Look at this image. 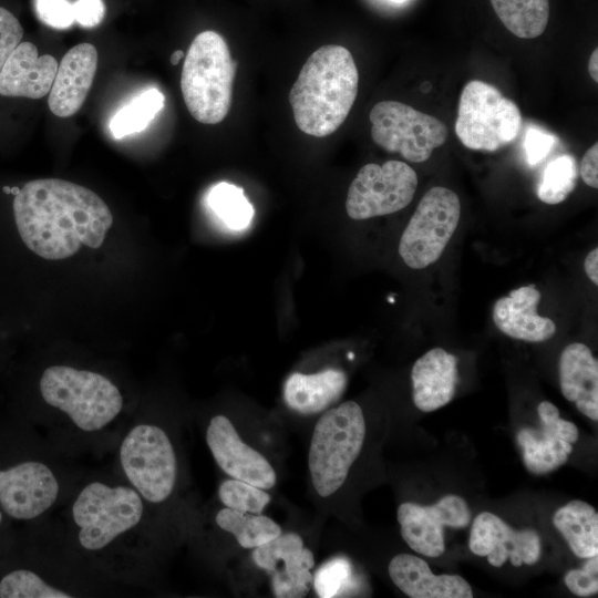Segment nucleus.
I'll list each match as a JSON object with an SVG mask.
<instances>
[{
    "label": "nucleus",
    "instance_id": "c9c22d12",
    "mask_svg": "<svg viewBox=\"0 0 598 598\" xmlns=\"http://www.w3.org/2000/svg\"><path fill=\"white\" fill-rule=\"evenodd\" d=\"M22 37L23 29L19 20L9 10L0 7V72Z\"/></svg>",
    "mask_w": 598,
    "mask_h": 598
},
{
    "label": "nucleus",
    "instance_id": "2f4dec72",
    "mask_svg": "<svg viewBox=\"0 0 598 598\" xmlns=\"http://www.w3.org/2000/svg\"><path fill=\"white\" fill-rule=\"evenodd\" d=\"M218 495L226 507L255 514H260L270 502L264 488L236 478L223 482Z\"/></svg>",
    "mask_w": 598,
    "mask_h": 598
},
{
    "label": "nucleus",
    "instance_id": "5701e85b",
    "mask_svg": "<svg viewBox=\"0 0 598 598\" xmlns=\"http://www.w3.org/2000/svg\"><path fill=\"white\" fill-rule=\"evenodd\" d=\"M559 383L565 399L592 421L598 420V362L580 342L568 344L559 358Z\"/></svg>",
    "mask_w": 598,
    "mask_h": 598
},
{
    "label": "nucleus",
    "instance_id": "72a5a7b5",
    "mask_svg": "<svg viewBox=\"0 0 598 598\" xmlns=\"http://www.w3.org/2000/svg\"><path fill=\"white\" fill-rule=\"evenodd\" d=\"M567 588L579 597H589L598 591V555L587 558L580 569H571L564 577Z\"/></svg>",
    "mask_w": 598,
    "mask_h": 598
},
{
    "label": "nucleus",
    "instance_id": "ea45409f",
    "mask_svg": "<svg viewBox=\"0 0 598 598\" xmlns=\"http://www.w3.org/2000/svg\"><path fill=\"white\" fill-rule=\"evenodd\" d=\"M584 268L587 277L598 285V248H594L585 258Z\"/></svg>",
    "mask_w": 598,
    "mask_h": 598
},
{
    "label": "nucleus",
    "instance_id": "f8f14e48",
    "mask_svg": "<svg viewBox=\"0 0 598 598\" xmlns=\"http://www.w3.org/2000/svg\"><path fill=\"white\" fill-rule=\"evenodd\" d=\"M401 536L409 547L426 557H439L445 550V526L464 528L470 524L471 511L464 498L446 495L431 506L403 503L398 508Z\"/></svg>",
    "mask_w": 598,
    "mask_h": 598
},
{
    "label": "nucleus",
    "instance_id": "f257e3e1",
    "mask_svg": "<svg viewBox=\"0 0 598 598\" xmlns=\"http://www.w3.org/2000/svg\"><path fill=\"white\" fill-rule=\"evenodd\" d=\"M12 207L22 241L48 260L69 258L82 245L99 248L113 223L97 194L59 178L28 182L17 192Z\"/></svg>",
    "mask_w": 598,
    "mask_h": 598
},
{
    "label": "nucleus",
    "instance_id": "f704fd0d",
    "mask_svg": "<svg viewBox=\"0 0 598 598\" xmlns=\"http://www.w3.org/2000/svg\"><path fill=\"white\" fill-rule=\"evenodd\" d=\"M38 18L54 29H66L73 24L74 9L69 0H34Z\"/></svg>",
    "mask_w": 598,
    "mask_h": 598
},
{
    "label": "nucleus",
    "instance_id": "c03bdc74",
    "mask_svg": "<svg viewBox=\"0 0 598 598\" xmlns=\"http://www.w3.org/2000/svg\"><path fill=\"white\" fill-rule=\"evenodd\" d=\"M391 1H394V2H402V1H404V0H391Z\"/></svg>",
    "mask_w": 598,
    "mask_h": 598
},
{
    "label": "nucleus",
    "instance_id": "9b49d317",
    "mask_svg": "<svg viewBox=\"0 0 598 598\" xmlns=\"http://www.w3.org/2000/svg\"><path fill=\"white\" fill-rule=\"evenodd\" d=\"M416 187L417 175L406 163H370L361 167L350 184L346 210L355 220L389 215L406 207Z\"/></svg>",
    "mask_w": 598,
    "mask_h": 598
},
{
    "label": "nucleus",
    "instance_id": "20e7f679",
    "mask_svg": "<svg viewBox=\"0 0 598 598\" xmlns=\"http://www.w3.org/2000/svg\"><path fill=\"white\" fill-rule=\"evenodd\" d=\"M364 437V415L354 401L328 410L318 420L308 465L313 487L320 496H330L343 485L362 450Z\"/></svg>",
    "mask_w": 598,
    "mask_h": 598
},
{
    "label": "nucleus",
    "instance_id": "58836bf2",
    "mask_svg": "<svg viewBox=\"0 0 598 598\" xmlns=\"http://www.w3.org/2000/svg\"><path fill=\"white\" fill-rule=\"evenodd\" d=\"M579 174L582 181L592 188H598V144L590 146L581 158Z\"/></svg>",
    "mask_w": 598,
    "mask_h": 598
},
{
    "label": "nucleus",
    "instance_id": "2eb2a0df",
    "mask_svg": "<svg viewBox=\"0 0 598 598\" xmlns=\"http://www.w3.org/2000/svg\"><path fill=\"white\" fill-rule=\"evenodd\" d=\"M540 429L523 427L517 433V442L523 450V461L533 474L551 472L568 460L573 444L577 442V426L559 416V411L549 401L537 406Z\"/></svg>",
    "mask_w": 598,
    "mask_h": 598
},
{
    "label": "nucleus",
    "instance_id": "9d476101",
    "mask_svg": "<svg viewBox=\"0 0 598 598\" xmlns=\"http://www.w3.org/2000/svg\"><path fill=\"white\" fill-rule=\"evenodd\" d=\"M460 217L456 193L442 186L429 189L401 236L399 254L403 261L412 269L435 262L452 238Z\"/></svg>",
    "mask_w": 598,
    "mask_h": 598
},
{
    "label": "nucleus",
    "instance_id": "b1692460",
    "mask_svg": "<svg viewBox=\"0 0 598 598\" xmlns=\"http://www.w3.org/2000/svg\"><path fill=\"white\" fill-rule=\"evenodd\" d=\"M344 372L328 369L312 374L292 373L283 385L287 405L301 414H315L334 403L344 392Z\"/></svg>",
    "mask_w": 598,
    "mask_h": 598
},
{
    "label": "nucleus",
    "instance_id": "aec40b11",
    "mask_svg": "<svg viewBox=\"0 0 598 598\" xmlns=\"http://www.w3.org/2000/svg\"><path fill=\"white\" fill-rule=\"evenodd\" d=\"M56 70L55 58L39 55L33 43L21 41L0 72V95L41 99L50 92Z\"/></svg>",
    "mask_w": 598,
    "mask_h": 598
},
{
    "label": "nucleus",
    "instance_id": "4c0bfd02",
    "mask_svg": "<svg viewBox=\"0 0 598 598\" xmlns=\"http://www.w3.org/2000/svg\"><path fill=\"white\" fill-rule=\"evenodd\" d=\"M74 20L84 28L99 25L105 14V6L102 0H78L73 3Z\"/></svg>",
    "mask_w": 598,
    "mask_h": 598
},
{
    "label": "nucleus",
    "instance_id": "dca6fc26",
    "mask_svg": "<svg viewBox=\"0 0 598 598\" xmlns=\"http://www.w3.org/2000/svg\"><path fill=\"white\" fill-rule=\"evenodd\" d=\"M468 547L473 554L487 557L494 567L503 566L507 559L515 567L533 565L542 553L540 536L536 530H517L491 512L474 518Z\"/></svg>",
    "mask_w": 598,
    "mask_h": 598
},
{
    "label": "nucleus",
    "instance_id": "a211bd4d",
    "mask_svg": "<svg viewBox=\"0 0 598 598\" xmlns=\"http://www.w3.org/2000/svg\"><path fill=\"white\" fill-rule=\"evenodd\" d=\"M97 68V51L90 43H80L62 58L49 92L48 104L59 117L75 114L83 105Z\"/></svg>",
    "mask_w": 598,
    "mask_h": 598
},
{
    "label": "nucleus",
    "instance_id": "c85d7f7f",
    "mask_svg": "<svg viewBox=\"0 0 598 598\" xmlns=\"http://www.w3.org/2000/svg\"><path fill=\"white\" fill-rule=\"evenodd\" d=\"M207 205L220 223L230 230L245 229L252 219L254 208L240 187L229 183L213 186Z\"/></svg>",
    "mask_w": 598,
    "mask_h": 598
},
{
    "label": "nucleus",
    "instance_id": "f3484780",
    "mask_svg": "<svg viewBox=\"0 0 598 598\" xmlns=\"http://www.w3.org/2000/svg\"><path fill=\"white\" fill-rule=\"evenodd\" d=\"M206 442L217 465L230 477L264 489L276 484L270 463L241 440L226 416L216 415L210 420Z\"/></svg>",
    "mask_w": 598,
    "mask_h": 598
},
{
    "label": "nucleus",
    "instance_id": "c756f323",
    "mask_svg": "<svg viewBox=\"0 0 598 598\" xmlns=\"http://www.w3.org/2000/svg\"><path fill=\"white\" fill-rule=\"evenodd\" d=\"M579 167L570 154H563L551 159L543 172L537 188L538 198L549 205L564 202L576 188Z\"/></svg>",
    "mask_w": 598,
    "mask_h": 598
},
{
    "label": "nucleus",
    "instance_id": "37998d69",
    "mask_svg": "<svg viewBox=\"0 0 598 598\" xmlns=\"http://www.w3.org/2000/svg\"><path fill=\"white\" fill-rule=\"evenodd\" d=\"M1 522H2V513L0 511V525H1Z\"/></svg>",
    "mask_w": 598,
    "mask_h": 598
},
{
    "label": "nucleus",
    "instance_id": "0eeeda50",
    "mask_svg": "<svg viewBox=\"0 0 598 598\" xmlns=\"http://www.w3.org/2000/svg\"><path fill=\"white\" fill-rule=\"evenodd\" d=\"M144 512L142 496L132 487L92 482L79 493L72 517L80 545L100 550L137 526Z\"/></svg>",
    "mask_w": 598,
    "mask_h": 598
},
{
    "label": "nucleus",
    "instance_id": "393cba45",
    "mask_svg": "<svg viewBox=\"0 0 598 598\" xmlns=\"http://www.w3.org/2000/svg\"><path fill=\"white\" fill-rule=\"evenodd\" d=\"M553 523L577 557L598 555V514L590 504L571 501L556 511Z\"/></svg>",
    "mask_w": 598,
    "mask_h": 598
},
{
    "label": "nucleus",
    "instance_id": "39448f33",
    "mask_svg": "<svg viewBox=\"0 0 598 598\" xmlns=\"http://www.w3.org/2000/svg\"><path fill=\"white\" fill-rule=\"evenodd\" d=\"M40 392L51 406L64 412L82 431L95 432L122 411L116 385L102 374L68 365H52L40 379Z\"/></svg>",
    "mask_w": 598,
    "mask_h": 598
},
{
    "label": "nucleus",
    "instance_id": "a878e982",
    "mask_svg": "<svg viewBox=\"0 0 598 598\" xmlns=\"http://www.w3.org/2000/svg\"><path fill=\"white\" fill-rule=\"evenodd\" d=\"M502 23L520 39L543 34L549 19V0H491Z\"/></svg>",
    "mask_w": 598,
    "mask_h": 598
},
{
    "label": "nucleus",
    "instance_id": "7ed1b4c3",
    "mask_svg": "<svg viewBox=\"0 0 598 598\" xmlns=\"http://www.w3.org/2000/svg\"><path fill=\"white\" fill-rule=\"evenodd\" d=\"M236 62L224 38L215 31L198 33L187 51L181 90L190 115L204 124H217L228 114Z\"/></svg>",
    "mask_w": 598,
    "mask_h": 598
},
{
    "label": "nucleus",
    "instance_id": "423d86ee",
    "mask_svg": "<svg viewBox=\"0 0 598 598\" xmlns=\"http://www.w3.org/2000/svg\"><path fill=\"white\" fill-rule=\"evenodd\" d=\"M522 128L516 103L494 85L472 80L460 95L455 133L470 150L495 152L512 143Z\"/></svg>",
    "mask_w": 598,
    "mask_h": 598
},
{
    "label": "nucleus",
    "instance_id": "a19ab883",
    "mask_svg": "<svg viewBox=\"0 0 598 598\" xmlns=\"http://www.w3.org/2000/svg\"><path fill=\"white\" fill-rule=\"evenodd\" d=\"M588 72L590 78L597 83L598 82V50L595 49L588 61Z\"/></svg>",
    "mask_w": 598,
    "mask_h": 598
},
{
    "label": "nucleus",
    "instance_id": "79ce46f5",
    "mask_svg": "<svg viewBox=\"0 0 598 598\" xmlns=\"http://www.w3.org/2000/svg\"><path fill=\"white\" fill-rule=\"evenodd\" d=\"M183 56H184V52L182 50L174 51L173 54L171 55V63L173 65H177Z\"/></svg>",
    "mask_w": 598,
    "mask_h": 598
},
{
    "label": "nucleus",
    "instance_id": "bb28decb",
    "mask_svg": "<svg viewBox=\"0 0 598 598\" xmlns=\"http://www.w3.org/2000/svg\"><path fill=\"white\" fill-rule=\"evenodd\" d=\"M217 525L233 534L244 548H256L281 535V528L271 518L225 507L216 515Z\"/></svg>",
    "mask_w": 598,
    "mask_h": 598
},
{
    "label": "nucleus",
    "instance_id": "473e14b6",
    "mask_svg": "<svg viewBox=\"0 0 598 598\" xmlns=\"http://www.w3.org/2000/svg\"><path fill=\"white\" fill-rule=\"evenodd\" d=\"M313 586L320 598L337 597L352 587V567L343 557L323 564L313 576Z\"/></svg>",
    "mask_w": 598,
    "mask_h": 598
},
{
    "label": "nucleus",
    "instance_id": "412c9836",
    "mask_svg": "<svg viewBox=\"0 0 598 598\" xmlns=\"http://www.w3.org/2000/svg\"><path fill=\"white\" fill-rule=\"evenodd\" d=\"M393 584L411 598H472L470 584L460 575H435L427 563L411 554H399L389 564Z\"/></svg>",
    "mask_w": 598,
    "mask_h": 598
},
{
    "label": "nucleus",
    "instance_id": "e433bc0d",
    "mask_svg": "<svg viewBox=\"0 0 598 598\" xmlns=\"http://www.w3.org/2000/svg\"><path fill=\"white\" fill-rule=\"evenodd\" d=\"M554 144V138L549 134L529 128L525 138V151L530 165H536L544 159Z\"/></svg>",
    "mask_w": 598,
    "mask_h": 598
},
{
    "label": "nucleus",
    "instance_id": "4be33fe9",
    "mask_svg": "<svg viewBox=\"0 0 598 598\" xmlns=\"http://www.w3.org/2000/svg\"><path fill=\"white\" fill-rule=\"evenodd\" d=\"M411 379L414 405L423 412L435 411L454 398L457 359L442 348L431 349L414 362Z\"/></svg>",
    "mask_w": 598,
    "mask_h": 598
},
{
    "label": "nucleus",
    "instance_id": "f03ea898",
    "mask_svg": "<svg viewBox=\"0 0 598 598\" xmlns=\"http://www.w3.org/2000/svg\"><path fill=\"white\" fill-rule=\"evenodd\" d=\"M358 86V69L348 49L336 44L317 49L289 93L298 128L315 137L336 132L353 106Z\"/></svg>",
    "mask_w": 598,
    "mask_h": 598
},
{
    "label": "nucleus",
    "instance_id": "cd10ccee",
    "mask_svg": "<svg viewBox=\"0 0 598 598\" xmlns=\"http://www.w3.org/2000/svg\"><path fill=\"white\" fill-rule=\"evenodd\" d=\"M165 97L157 89L143 91L118 110L110 122V132L116 140L146 128L163 109Z\"/></svg>",
    "mask_w": 598,
    "mask_h": 598
},
{
    "label": "nucleus",
    "instance_id": "1a4fd4ad",
    "mask_svg": "<svg viewBox=\"0 0 598 598\" xmlns=\"http://www.w3.org/2000/svg\"><path fill=\"white\" fill-rule=\"evenodd\" d=\"M372 141L412 163L427 161L447 138V128L437 117L398 101L377 103L369 115Z\"/></svg>",
    "mask_w": 598,
    "mask_h": 598
},
{
    "label": "nucleus",
    "instance_id": "6ab92c4d",
    "mask_svg": "<svg viewBox=\"0 0 598 598\" xmlns=\"http://www.w3.org/2000/svg\"><path fill=\"white\" fill-rule=\"evenodd\" d=\"M540 292L535 285L514 289L493 307V322L504 334L527 342H543L556 332L555 322L537 313Z\"/></svg>",
    "mask_w": 598,
    "mask_h": 598
},
{
    "label": "nucleus",
    "instance_id": "7c9ffc66",
    "mask_svg": "<svg viewBox=\"0 0 598 598\" xmlns=\"http://www.w3.org/2000/svg\"><path fill=\"white\" fill-rule=\"evenodd\" d=\"M1 598H70L66 591L52 587L35 573L16 569L0 580Z\"/></svg>",
    "mask_w": 598,
    "mask_h": 598
},
{
    "label": "nucleus",
    "instance_id": "ddd939ff",
    "mask_svg": "<svg viewBox=\"0 0 598 598\" xmlns=\"http://www.w3.org/2000/svg\"><path fill=\"white\" fill-rule=\"evenodd\" d=\"M59 483L49 466L27 461L0 470V507L19 520L33 519L56 501Z\"/></svg>",
    "mask_w": 598,
    "mask_h": 598
},
{
    "label": "nucleus",
    "instance_id": "4468645a",
    "mask_svg": "<svg viewBox=\"0 0 598 598\" xmlns=\"http://www.w3.org/2000/svg\"><path fill=\"white\" fill-rule=\"evenodd\" d=\"M252 559L257 567L271 575L272 590L278 598L305 597L313 586L310 569L315 557L297 534L280 535L256 547Z\"/></svg>",
    "mask_w": 598,
    "mask_h": 598
},
{
    "label": "nucleus",
    "instance_id": "6e6552de",
    "mask_svg": "<svg viewBox=\"0 0 598 598\" xmlns=\"http://www.w3.org/2000/svg\"><path fill=\"white\" fill-rule=\"evenodd\" d=\"M120 462L133 488L147 502L158 504L172 494L177 462L172 442L161 427L134 426L121 444Z\"/></svg>",
    "mask_w": 598,
    "mask_h": 598
}]
</instances>
